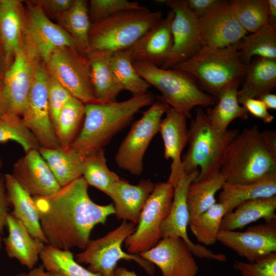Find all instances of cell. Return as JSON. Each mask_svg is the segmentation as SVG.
<instances>
[{
    "instance_id": "4fadbf2b",
    "label": "cell",
    "mask_w": 276,
    "mask_h": 276,
    "mask_svg": "<svg viewBox=\"0 0 276 276\" xmlns=\"http://www.w3.org/2000/svg\"><path fill=\"white\" fill-rule=\"evenodd\" d=\"M49 78L44 62L39 60L21 119L35 136L39 147L54 149L59 148L60 146L50 113Z\"/></svg>"
},
{
    "instance_id": "d590c367",
    "label": "cell",
    "mask_w": 276,
    "mask_h": 276,
    "mask_svg": "<svg viewBox=\"0 0 276 276\" xmlns=\"http://www.w3.org/2000/svg\"><path fill=\"white\" fill-rule=\"evenodd\" d=\"M108 59L111 68L123 90L129 91L132 96L148 93L150 85L136 71L128 49L109 54Z\"/></svg>"
},
{
    "instance_id": "603a6c76",
    "label": "cell",
    "mask_w": 276,
    "mask_h": 276,
    "mask_svg": "<svg viewBox=\"0 0 276 276\" xmlns=\"http://www.w3.org/2000/svg\"><path fill=\"white\" fill-rule=\"evenodd\" d=\"M155 185L149 179H142L133 185L120 178L113 186L108 195L113 201L117 218L137 224Z\"/></svg>"
},
{
    "instance_id": "6da1fadb",
    "label": "cell",
    "mask_w": 276,
    "mask_h": 276,
    "mask_svg": "<svg viewBox=\"0 0 276 276\" xmlns=\"http://www.w3.org/2000/svg\"><path fill=\"white\" fill-rule=\"evenodd\" d=\"M88 186L81 176L51 195L33 197L47 245L84 249L95 226L114 214L112 203L100 205L91 199Z\"/></svg>"
},
{
    "instance_id": "f546056e",
    "label": "cell",
    "mask_w": 276,
    "mask_h": 276,
    "mask_svg": "<svg viewBox=\"0 0 276 276\" xmlns=\"http://www.w3.org/2000/svg\"><path fill=\"white\" fill-rule=\"evenodd\" d=\"M221 190L218 202L226 205L228 213L244 201L276 196V172L248 183H225Z\"/></svg>"
},
{
    "instance_id": "6f0895ef",
    "label": "cell",
    "mask_w": 276,
    "mask_h": 276,
    "mask_svg": "<svg viewBox=\"0 0 276 276\" xmlns=\"http://www.w3.org/2000/svg\"><path fill=\"white\" fill-rule=\"evenodd\" d=\"M6 114L3 98V79L0 80V116Z\"/></svg>"
},
{
    "instance_id": "8992f818",
    "label": "cell",
    "mask_w": 276,
    "mask_h": 276,
    "mask_svg": "<svg viewBox=\"0 0 276 276\" xmlns=\"http://www.w3.org/2000/svg\"><path fill=\"white\" fill-rule=\"evenodd\" d=\"M174 68L197 79L206 93L216 100L227 87L239 86L246 73L238 44L224 48L202 47L195 55Z\"/></svg>"
},
{
    "instance_id": "c3c4849f",
    "label": "cell",
    "mask_w": 276,
    "mask_h": 276,
    "mask_svg": "<svg viewBox=\"0 0 276 276\" xmlns=\"http://www.w3.org/2000/svg\"><path fill=\"white\" fill-rule=\"evenodd\" d=\"M189 9L198 18L207 14L221 5L222 0H187Z\"/></svg>"
},
{
    "instance_id": "7bdbcfd3",
    "label": "cell",
    "mask_w": 276,
    "mask_h": 276,
    "mask_svg": "<svg viewBox=\"0 0 276 276\" xmlns=\"http://www.w3.org/2000/svg\"><path fill=\"white\" fill-rule=\"evenodd\" d=\"M88 4L91 24L123 11L142 7L137 2L127 0H90Z\"/></svg>"
},
{
    "instance_id": "7c38bea8",
    "label": "cell",
    "mask_w": 276,
    "mask_h": 276,
    "mask_svg": "<svg viewBox=\"0 0 276 276\" xmlns=\"http://www.w3.org/2000/svg\"><path fill=\"white\" fill-rule=\"evenodd\" d=\"M49 75L72 96L84 104L97 102L93 88L88 58L77 50L63 47L55 49L44 62Z\"/></svg>"
},
{
    "instance_id": "9f6ffc18",
    "label": "cell",
    "mask_w": 276,
    "mask_h": 276,
    "mask_svg": "<svg viewBox=\"0 0 276 276\" xmlns=\"http://www.w3.org/2000/svg\"><path fill=\"white\" fill-rule=\"evenodd\" d=\"M116 276H137L133 271L129 270L125 267H120L116 271Z\"/></svg>"
},
{
    "instance_id": "4316f807",
    "label": "cell",
    "mask_w": 276,
    "mask_h": 276,
    "mask_svg": "<svg viewBox=\"0 0 276 276\" xmlns=\"http://www.w3.org/2000/svg\"><path fill=\"white\" fill-rule=\"evenodd\" d=\"M22 1L0 0V42L14 57L22 44L26 20Z\"/></svg>"
},
{
    "instance_id": "7a4b0ae2",
    "label": "cell",
    "mask_w": 276,
    "mask_h": 276,
    "mask_svg": "<svg viewBox=\"0 0 276 276\" xmlns=\"http://www.w3.org/2000/svg\"><path fill=\"white\" fill-rule=\"evenodd\" d=\"M153 101V96L147 93L120 102L85 104L81 128L70 148L84 157L104 149L142 108Z\"/></svg>"
},
{
    "instance_id": "cb8c5ba5",
    "label": "cell",
    "mask_w": 276,
    "mask_h": 276,
    "mask_svg": "<svg viewBox=\"0 0 276 276\" xmlns=\"http://www.w3.org/2000/svg\"><path fill=\"white\" fill-rule=\"evenodd\" d=\"M8 236L3 239L8 256L30 270L34 268L44 243L33 237L19 220L9 213L7 219Z\"/></svg>"
},
{
    "instance_id": "d6986e66",
    "label": "cell",
    "mask_w": 276,
    "mask_h": 276,
    "mask_svg": "<svg viewBox=\"0 0 276 276\" xmlns=\"http://www.w3.org/2000/svg\"><path fill=\"white\" fill-rule=\"evenodd\" d=\"M140 255L159 267L163 276H196L198 271L193 255L179 237H163Z\"/></svg>"
},
{
    "instance_id": "11a10c76",
    "label": "cell",
    "mask_w": 276,
    "mask_h": 276,
    "mask_svg": "<svg viewBox=\"0 0 276 276\" xmlns=\"http://www.w3.org/2000/svg\"><path fill=\"white\" fill-rule=\"evenodd\" d=\"M44 269L42 265L30 270L28 272H20L17 273L14 276H40L41 272Z\"/></svg>"
},
{
    "instance_id": "60d3db41",
    "label": "cell",
    "mask_w": 276,
    "mask_h": 276,
    "mask_svg": "<svg viewBox=\"0 0 276 276\" xmlns=\"http://www.w3.org/2000/svg\"><path fill=\"white\" fill-rule=\"evenodd\" d=\"M230 2L238 21L247 33H253L268 25L267 0Z\"/></svg>"
},
{
    "instance_id": "30bf717a",
    "label": "cell",
    "mask_w": 276,
    "mask_h": 276,
    "mask_svg": "<svg viewBox=\"0 0 276 276\" xmlns=\"http://www.w3.org/2000/svg\"><path fill=\"white\" fill-rule=\"evenodd\" d=\"M174 187L166 182L155 183L140 216L134 231L124 241L128 253L140 255L163 238L161 225L172 206Z\"/></svg>"
},
{
    "instance_id": "7402d4cb",
    "label": "cell",
    "mask_w": 276,
    "mask_h": 276,
    "mask_svg": "<svg viewBox=\"0 0 276 276\" xmlns=\"http://www.w3.org/2000/svg\"><path fill=\"white\" fill-rule=\"evenodd\" d=\"M162 119L159 129L164 145V158L171 160V171L167 182L173 187L185 174L181 153L188 144L187 118L169 107Z\"/></svg>"
},
{
    "instance_id": "836d02e7",
    "label": "cell",
    "mask_w": 276,
    "mask_h": 276,
    "mask_svg": "<svg viewBox=\"0 0 276 276\" xmlns=\"http://www.w3.org/2000/svg\"><path fill=\"white\" fill-rule=\"evenodd\" d=\"M225 183V178L219 173L190 184L187 194L189 224L217 202L215 194Z\"/></svg>"
},
{
    "instance_id": "91938a15",
    "label": "cell",
    "mask_w": 276,
    "mask_h": 276,
    "mask_svg": "<svg viewBox=\"0 0 276 276\" xmlns=\"http://www.w3.org/2000/svg\"><path fill=\"white\" fill-rule=\"evenodd\" d=\"M2 165H3V162L1 158H0V168H1V167H2Z\"/></svg>"
},
{
    "instance_id": "5b68a950",
    "label": "cell",
    "mask_w": 276,
    "mask_h": 276,
    "mask_svg": "<svg viewBox=\"0 0 276 276\" xmlns=\"http://www.w3.org/2000/svg\"><path fill=\"white\" fill-rule=\"evenodd\" d=\"M162 16L160 11H151L142 6L119 12L91 24L87 54H110L129 49L161 20Z\"/></svg>"
},
{
    "instance_id": "ba28073f",
    "label": "cell",
    "mask_w": 276,
    "mask_h": 276,
    "mask_svg": "<svg viewBox=\"0 0 276 276\" xmlns=\"http://www.w3.org/2000/svg\"><path fill=\"white\" fill-rule=\"evenodd\" d=\"M135 224L123 221L121 224L104 236L90 240L83 251L77 254L76 261L88 265L87 269L99 276H116L118 262L122 259L133 260L151 275L154 274L153 264L140 255L127 253L122 245L134 231Z\"/></svg>"
},
{
    "instance_id": "ab89813d",
    "label": "cell",
    "mask_w": 276,
    "mask_h": 276,
    "mask_svg": "<svg viewBox=\"0 0 276 276\" xmlns=\"http://www.w3.org/2000/svg\"><path fill=\"white\" fill-rule=\"evenodd\" d=\"M227 213L224 203L216 202L189 224L198 242L206 245H214L217 241L222 220Z\"/></svg>"
},
{
    "instance_id": "9c48e42d",
    "label": "cell",
    "mask_w": 276,
    "mask_h": 276,
    "mask_svg": "<svg viewBox=\"0 0 276 276\" xmlns=\"http://www.w3.org/2000/svg\"><path fill=\"white\" fill-rule=\"evenodd\" d=\"M170 106L158 99L132 125L115 155L119 168L135 176L143 171V159L152 139L159 132L163 115Z\"/></svg>"
},
{
    "instance_id": "e575fe53",
    "label": "cell",
    "mask_w": 276,
    "mask_h": 276,
    "mask_svg": "<svg viewBox=\"0 0 276 276\" xmlns=\"http://www.w3.org/2000/svg\"><path fill=\"white\" fill-rule=\"evenodd\" d=\"M238 49L246 66L254 57L276 60V29L266 25L245 35L238 44Z\"/></svg>"
},
{
    "instance_id": "b9f144b4",
    "label": "cell",
    "mask_w": 276,
    "mask_h": 276,
    "mask_svg": "<svg viewBox=\"0 0 276 276\" xmlns=\"http://www.w3.org/2000/svg\"><path fill=\"white\" fill-rule=\"evenodd\" d=\"M13 141L19 144L25 152L38 149L39 145L19 117L5 114L0 116V143Z\"/></svg>"
},
{
    "instance_id": "4dcf8cb0",
    "label": "cell",
    "mask_w": 276,
    "mask_h": 276,
    "mask_svg": "<svg viewBox=\"0 0 276 276\" xmlns=\"http://www.w3.org/2000/svg\"><path fill=\"white\" fill-rule=\"evenodd\" d=\"M45 160L60 187L82 176L85 157L68 148L50 149L39 147Z\"/></svg>"
},
{
    "instance_id": "5bb4252c",
    "label": "cell",
    "mask_w": 276,
    "mask_h": 276,
    "mask_svg": "<svg viewBox=\"0 0 276 276\" xmlns=\"http://www.w3.org/2000/svg\"><path fill=\"white\" fill-rule=\"evenodd\" d=\"M165 3L174 12L171 24L173 47L170 55L160 67L173 68L195 55L201 48L198 18L184 0L158 1Z\"/></svg>"
},
{
    "instance_id": "484cf974",
    "label": "cell",
    "mask_w": 276,
    "mask_h": 276,
    "mask_svg": "<svg viewBox=\"0 0 276 276\" xmlns=\"http://www.w3.org/2000/svg\"><path fill=\"white\" fill-rule=\"evenodd\" d=\"M276 87V60L261 57L252 59L246 66L245 80L238 91L240 104L246 99L258 98Z\"/></svg>"
},
{
    "instance_id": "816d5d0a",
    "label": "cell",
    "mask_w": 276,
    "mask_h": 276,
    "mask_svg": "<svg viewBox=\"0 0 276 276\" xmlns=\"http://www.w3.org/2000/svg\"><path fill=\"white\" fill-rule=\"evenodd\" d=\"M263 141L270 153L276 157V132L274 130H265L261 132Z\"/></svg>"
},
{
    "instance_id": "8fae6325",
    "label": "cell",
    "mask_w": 276,
    "mask_h": 276,
    "mask_svg": "<svg viewBox=\"0 0 276 276\" xmlns=\"http://www.w3.org/2000/svg\"><path fill=\"white\" fill-rule=\"evenodd\" d=\"M25 3L22 45L30 55L44 62L57 48L68 47L77 50L70 34L53 22L36 1Z\"/></svg>"
},
{
    "instance_id": "9a60e30c",
    "label": "cell",
    "mask_w": 276,
    "mask_h": 276,
    "mask_svg": "<svg viewBox=\"0 0 276 276\" xmlns=\"http://www.w3.org/2000/svg\"><path fill=\"white\" fill-rule=\"evenodd\" d=\"M39 60L21 44L3 79V98L5 113L20 117L26 108Z\"/></svg>"
},
{
    "instance_id": "83f0119b",
    "label": "cell",
    "mask_w": 276,
    "mask_h": 276,
    "mask_svg": "<svg viewBox=\"0 0 276 276\" xmlns=\"http://www.w3.org/2000/svg\"><path fill=\"white\" fill-rule=\"evenodd\" d=\"M276 196L244 201L223 217L220 229L235 231L259 219L265 221L276 219Z\"/></svg>"
},
{
    "instance_id": "3957f363",
    "label": "cell",
    "mask_w": 276,
    "mask_h": 276,
    "mask_svg": "<svg viewBox=\"0 0 276 276\" xmlns=\"http://www.w3.org/2000/svg\"><path fill=\"white\" fill-rule=\"evenodd\" d=\"M239 133L237 129L220 131L211 124L198 107L188 130V148L182 158L185 174L199 171L193 181L204 180L220 173L227 149Z\"/></svg>"
},
{
    "instance_id": "f1b7e54d",
    "label": "cell",
    "mask_w": 276,
    "mask_h": 276,
    "mask_svg": "<svg viewBox=\"0 0 276 276\" xmlns=\"http://www.w3.org/2000/svg\"><path fill=\"white\" fill-rule=\"evenodd\" d=\"M109 54L89 52L88 59L91 82L97 102L117 101V97L123 90L116 78L109 62Z\"/></svg>"
},
{
    "instance_id": "1f68e13d",
    "label": "cell",
    "mask_w": 276,
    "mask_h": 276,
    "mask_svg": "<svg viewBox=\"0 0 276 276\" xmlns=\"http://www.w3.org/2000/svg\"><path fill=\"white\" fill-rule=\"evenodd\" d=\"M56 21L72 37L78 52L86 56L91 24L88 2L85 0H74L71 7Z\"/></svg>"
},
{
    "instance_id": "ac0fdd59",
    "label": "cell",
    "mask_w": 276,
    "mask_h": 276,
    "mask_svg": "<svg viewBox=\"0 0 276 276\" xmlns=\"http://www.w3.org/2000/svg\"><path fill=\"white\" fill-rule=\"evenodd\" d=\"M197 24L202 48L234 46L248 34L238 21L230 1H224L212 11L198 18Z\"/></svg>"
},
{
    "instance_id": "680465c9",
    "label": "cell",
    "mask_w": 276,
    "mask_h": 276,
    "mask_svg": "<svg viewBox=\"0 0 276 276\" xmlns=\"http://www.w3.org/2000/svg\"><path fill=\"white\" fill-rule=\"evenodd\" d=\"M40 276H65L61 273L57 272H53V271H47L45 269H43L40 273Z\"/></svg>"
},
{
    "instance_id": "2e32d148",
    "label": "cell",
    "mask_w": 276,
    "mask_h": 276,
    "mask_svg": "<svg viewBox=\"0 0 276 276\" xmlns=\"http://www.w3.org/2000/svg\"><path fill=\"white\" fill-rule=\"evenodd\" d=\"M199 171L185 174L174 187L173 202L170 212L161 225L163 237H177L181 238L194 256L198 258L226 261L223 254H215L203 245L191 241L187 233L189 214L187 203V194L190 184L197 178Z\"/></svg>"
},
{
    "instance_id": "f35d334b",
    "label": "cell",
    "mask_w": 276,
    "mask_h": 276,
    "mask_svg": "<svg viewBox=\"0 0 276 276\" xmlns=\"http://www.w3.org/2000/svg\"><path fill=\"white\" fill-rule=\"evenodd\" d=\"M42 266L47 271L65 276H99L78 263L70 250L45 245L39 255Z\"/></svg>"
},
{
    "instance_id": "e0dca14e",
    "label": "cell",
    "mask_w": 276,
    "mask_h": 276,
    "mask_svg": "<svg viewBox=\"0 0 276 276\" xmlns=\"http://www.w3.org/2000/svg\"><path fill=\"white\" fill-rule=\"evenodd\" d=\"M217 241L247 262L276 252V219L249 227L244 232L220 229Z\"/></svg>"
},
{
    "instance_id": "ffe728a7",
    "label": "cell",
    "mask_w": 276,
    "mask_h": 276,
    "mask_svg": "<svg viewBox=\"0 0 276 276\" xmlns=\"http://www.w3.org/2000/svg\"><path fill=\"white\" fill-rule=\"evenodd\" d=\"M12 175L33 197L49 196L61 188L38 149L30 150L18 159Z\"/></svg>"
},
{
    "instance_id": "f907efd6",
    "label": "cell",
    "mask_w": 276,
    "mask_h": 276,
    "mask_svg": "<svg viewBox=\"0 0 276 276\" xmlns=\"http://www.w3.org/2000/svg\"><path fill=\"white\" fill-rule=\"evenodd\" d=\"M14 57L10 55L0 42V80L11 66Z\"/></svg>"
},
{
    "instance_id": "44dd1931",
    "label": "cell",
    "mask_w": 276,
    "mask_h": 276,
    "mask_svg": "<svg viewBox=\"0 0 276 276\" xmlns=\"http://www.w3.org/2000/svg\"><path fill=\"white\" fill-rule=\"evenodd\" d=\"M174 12L167 16L146 32L131 48L133 62H142L161 66L168 60L173 47L171 24Z\"/></svg>"
},
{
    "instance_id": "f6af8a7d",
    "label": "cell",
    "mask_w": 276,
    "mask_h": 276,
    "mask_svg": "<svg viewBox=\"0 0 276 276\" xmlns=\"http://www.w3.org/2000/svg\"><path fill=\"white\" fill-rule=\"evenodd\" d=\"M72 97L67 89L50 75L48 102L51 119L54 129L61 110Z\"/></svg>"
},
{
    "instance_id": "681fc988",
    "label": "cell",
    "mask_w": 276,
    "mask_h": 276,
    "mask_svg": "<svg viewBox=\"0 0 276 276\" xmlns=\"http://www.w3.org/2000/svg\"><path fill=\"white\" fill-rule=\"evenodd\" d=\"M9 202L8 199L4 177H0V250L2 248L3 230L6 227L7 217L9 214Z\"/></svg>"
},
{
    "instance_id": "db71d44e",
    "label": "cell",
    "mask_w": 276,
    "mask_h": 276,
    "mask_svg": "<svg viewBox=\"0 0 276 276\" xmlns=\"http://www.w3.org/2000/svg\"><path fill=\"white\" fill-rule=\"evenodd\" d=\"M257 99L260 100L266 108L270 109H276V95L267 93L260 95Z\"/></svg>"
},
{
    "instance_id": "277c9868",
    "label": "cell",
    "mask_w": 276,
    "mask_h": 276,
    "mask_svg": "<svg viewBox=\"0 0 276 276\" xmlns=\"http://www.w3.org/2000/svg\"><path fill=\"white\" fill-rule=\"evenodd\" d=\"M276 172V157L267 149L257 125L244 129L229 145L220 173L225 183L243 184Z\"/></svg>"
},
{
    "instance_id": "8d00e7d4",
    "label": "cell",
    "mask_w": 276,
    "mask_h": 276,
    "mask_svg": "<svg viewBox=\"0 0 276 276\" xmlns=\"http://www.w3.org/2000/svg\"><path fill=\"white\" fill-rule=\"evenodd\" d=\"M85 104L72 97L61 110L55 127L60 147L70 148L78 134L83 121Z\"/></svg>"
},
{
    "instance_id": "52a82bcc",
    "label": "cell",
    "mask_w": 276,
    "mask_h": 276,
    "mask_svg": "<svg viewBox=\"0 0 276 276\" xmlns=\"http://www.w3.org/2000/svg\"><path fill=\"white\" fill-rule=\"evenodd\" d=\"M133 65L143 79L161 93L158 99L187 119L191 118L194 107H209L216 102L215 98L203 92L192 77L183 71L142 62H133Z\"/></svg>"
},
{
    "instance_id": "ee69618b",
    "label": "cell",
    "mask_w": 276,
    "mask_h": 276,
    "mask_svg": "<svg viewBox=\"0 0 276 276\" xmlns=\"http://www.w3.org/2000/svg\"><path fill=\"white\" fill-rule=\"evenodd\" d=\"M234 267L242 276H276V252L253 262L236 261Z\"/></svg>"
},
{
    "instance_id": "f5cc1de1",
    "label": "cell",
    "mask_w": 276,
    "mask_h": 276,
    "mask_svg": "<svg viewBox=\"0 0 276 276\" xmlns=\"http://www.w3.org/2000/svg\"><path fill=\"white\" fill-rule=\"evenodd\" d=\"M268 25L276 29V1L267 0Z\"/></svg>"
},
{
    "instance_id": "74e56055",
    "label": "cell",
    "mask_w": 276,
    "mask_h": 276,
    "mask_svg": "<svg viewBox=\"0 0 276 276\" xmlns=\"http://www.w3.org/2000/svg\"><path fill=\"white\" fill-rule=\"evenodd\" d=\"M82 176L88 185L96 188L108 196L113 186L121 178L108 168L104 149L85 157Z\"/></svg>"
},
{
    "instance_id": "d4e9b609",
    "label": "cell",
    "mask_w": 276,
    "mask_h": 276,
    "mask_svg": "<svg viewBox=\"0 0 276 276\" xmlns=\"http://www.w3.org/2000/svg\"><path fill=\"white\" fill-rule=\"evenodd\" d=\"M4 178L8 199L13 208L11 213L22 222L33 237L47 244L34 197L12 174H6Z\"/></svg>"
},
{
    "instance_id": "bcb514c9",
    "label": "cell",
    "mask_w": 276,
    "mask_h": 276,
    "mask_svg": "<svg viewBox=\"0 0 276 276\" xmlns=\"http://www.w3.org/2000/svg\"><path fill=\"white\" fill-rule=\"evenodd\" d=\"M50 18L57 19L67 10L74 0H40L36 1Z\"/></svg>"
},
{
    "instance_id": "d6a6232c",
    "label": "cell",
    "mask_w": 276,
    "mask_h": 276,
    "mask_svg": "<svg viewBox=\"0 0 276 276\" xmlns=\"http://www.w3.org/2000/svg\"><path fill=\"white\" fill-rule=\"evenodd\" d=\"M238 87L233 85L224 89L219 94L217 103L206 110L211 124L220 131L228 130V125L236 119H248V112L238 101Z\"/></svg>"
},
{
    "instance_id": "7dc6e473",
    "label": "cell",
    "mask_w": 276,
    "mask_h": 276,
    "mask_svg": "<svg viewBox=\"0 0 276 276\" xmlns=\"http://www.w3.org/2000/svg\"><path fill=\"white\" fill-rule=\"evenodd\" d=\"M255 117L261 119L265 123H270L274 119V116L268 111L264 104L257 98H248L243 100L241 105Z\"/></svg>"
}]
</instances>
